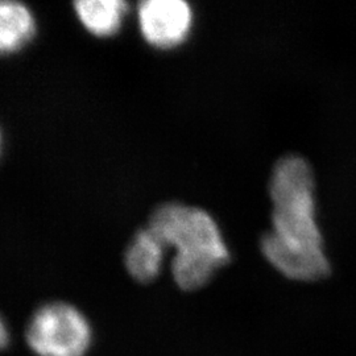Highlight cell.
Wrapping results in <instances>:
<instances>
[{"label":"cell","instance_id":"obj_1","mask_svg":"<svg viewBox=\"0 0 356 356\" xmlns=\"http://www.w3.org/2000/svg\"><path fill=\"white\" fill-rule=\"evenodd\" d=\"M272 229L261 236V252L284 276L316 281L330 273L316 219L314 176L305 159L288 154L273 168L269 181Z\"/></svg>","mask_w":356,"mask_h":356},{"label":"cell","instance_id":"obj_2","mask_svg":"<svg viewBox=\"0 0 356 356\" xmlns=\"http://www.w3.org/2000/svg\"><path fill=\"white\" fill-rule=\"evenodd\" d=\"M149 229L166 248L176 250L172 272L184 291L202 288L219 268L229 263V251L220 229L213 216L202 209L163 204L151 216Z\"/></svg>","mask_w":356,"mask_h":356},{"label":"cell","instance_id":"obj_3","mask_svg":"<svg viewBox=\"0 0 356 356\" xmlns=\"http://www.w3.org/2000/svg\"><path fill=\"white\" fill-rule=\"evenodd\" d=\"M26 343L38 356H85L92 341L88 318L76 306L49 302L29 319Z\"/></svg>","mask_w":356,"mask_h":356},{"label":"cell","instance_id":"obj_4","mask_svg":"<svg viewBox=\"0 0 356 356\" xmlns=\"http://www.w3.org/2000/svg\"><path fill=\"white\" fill-rule=\"evenodd\" d=\"M139 26L156 48H173L188 38L193 26L191 6L182 0H145L139 4Z\"/></svg>","mask_w":356,"mask_h":356},{"label":"cell","instance_id":"obj_5","mask_svg":"<svg viewBox=\"0 0 356 356\" xmlns=\"http://www.w3.org/2000/svg\"><path fill=\"white\" fill-rule=\"evenodd\" d=\"M165 250L164 243L149 227L139 231L124 256L129 275L139 282L154 280L161 272Z\"/></svg>","mask_w":356,"mask_h":356},{"label":"cell","instance_id":"obj_6","mask_svg":"<svg viewBox=\"0 0 356 356\" xmlns=\"http://www.w3.org/2000/svg\"><path fill=\"white\" fill-rule=\"evenodd\" d=\"M36 31L32 13L23 3L0 1V54L22 49Z\"/></svg>","mask_w":356,"mask_h":356},{"label":"cell","instance_id":"obj_7","mask_svg":"<svg viewBox=\"0 0 356 356\" xmlns=\"http://www.w3.org/2000/svg\"><path fill=\"white\" fill-rule=\"evenodd\" d=\"M79 22L97 36H110L119 31L127 13L122 0H81L74 4Z\"/></svg>","mask_w":356,"mask_h":356},{"label":"cell","instance_id":"obj_8","mask_svg":"<svg viewBox=\"0 0 356 356\" xmlns=\"http://www.w3.org/2000/svg\"><path fill=\"white\" fill-rule=\"evenodd\" d=\"M8 344H10V331L4 319L0 317V351L7 348Z\"/></svg>","mask_w":356,"mask_h":356}]
</instances>
